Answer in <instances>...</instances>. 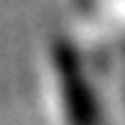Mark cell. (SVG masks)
I'll use <instances>...</instances> for the list:
<instances>
[{"instance_id": "1", "label": "cell", "mask_w": 125, "mask_h": 125, "mask_svg": "<svg viewBox=\"0 0 125 125\" xmlns=\"http://www.w3.org/2000/svg\"><path fill=\"white\" fill-rule=\"evenodd\" d=\"M54 57H57L60 89H62V104H66L69 125H95L98 122V107H95V98H92V92L86 86V77H83L77 54L66 42H60Z\"/></svg>"}]
</instances>
